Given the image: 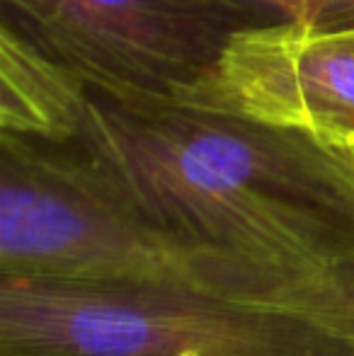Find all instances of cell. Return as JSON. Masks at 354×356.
I'll return each instance as SVG.
<instances>
[{"label": "cell", "mask_w": 354, "mask_h": 356, "mask_svg": "<svg viewBox=\"0 0 354 356\" xmlns=\"http://www.w3.org/2000/svg\"><path fill=\"white\" fill-rule=\"evenodd\" d=\"M311 22L321 29H354V0H325Z\"/></svg>", "instance_id": "obj_7"}, {"label": "cell", "mask_w": 354, "mask_h": 356, "mask_svg": "<svg viewBox=\"0 0 354 356\" xmlns=\"http://www.w3.org/2000/svg\"><path fill=\"white\" fill-rule=\"evenodd\" d=\"M347 143H350V148L354 150V138H350V141H347Z\"/></svg>", "instance_id": "obj_9"}, {"label": "cell", "mask_w": 354, "mask_h": 356, "mask_svg": "<svg viewBox=\"0 0 354 356\" xmlns=\"http://www.w3.org/2000/svg\"><path fill=\"white\" fill-rule=\"evenodd\" d=\"M90 88L0 24V134L47 143L81 136Z\"/></svg>", "instance_id": "obj_6"}, {"label": "cell", "mask_w": 354, "mask_h": 356, "mask_svg": "<svg viewBox=\"0 0 354 356\" xmlns=\"http://www.w3.org/2000/svg\"><path fill=\"white\" fill-rule=\"evenodd\" d=\"M293 17L277 0H0V24L92 92L189 99L238 32Z\"/></svg>", "instance_id": "obj_3"}, {"label": "cell", "mask_w": 354, "mask_h": 356, "mask_svg": "<svg viewBox=\"0 0 354 356\" xmlns=\"http://www.w3.org/2000/svg\"><path fill=\"white\" fill-rule=\"evenodd\" d=\"M0 356H354V342L187 284L0 277Z\"/></svg>", "instance_id": "obj_2"}, {"label": "cell", "mask_w": 354, "mask_h": 356, "mask_svg": "<svg viewBox=\"0 0 354 356\" xmlns=\"http://www.w3.org/2000/svg\"><path fill=\"white\" fill-rule=\"evenodd\" d=\"M73 141L168 252L172 284L354 342V150L156 95L90 90Z\"/></svg>", "instance_id": "obj_1"}, {"label": "cell", "mask_w": 354, "mask_h": 356, "mask_svg": "<svg viewBox=\"0 0 354 356\" xmlns=\"http://www.w3.org/2000/svg\"><path fill=\"white\" fill-rule=\"evenodd\" d=\"M279 5H284V8L289 10V13L293 15V17H303V19H311L313 13H316L318 8H321L325 0H277Z\"/></svg>", "instance_id": "obj_8"}, {"label": "cell", "mask_w": 354, "mask_h": 356, "mask_svg": "<svg viewBox=\"0 0 354 356\" xmlns=\"http://www.w3.org/2000/svg\"><path fill=\"white\" fill-rule=\"evenodd\" d=\"M0 277L172 284V269L81 143L0 134Z\"/></svg>", "instance_id": "obj_4"}, {"label": "cell", "mask_w": 354, "mask_h": 356, "mask_svg": "<svg viewBox=\"0 0 354 356\" xmlns=\"http://www.w3.org/2000/svg\"><path fill=\"white\" fill-rule=\"evenodd\" d=\"M184 102L347 143L354 138V29H321L303 17L243 29Z\"/></svg>", "instance_id": "obj_5"}]
</instances>
